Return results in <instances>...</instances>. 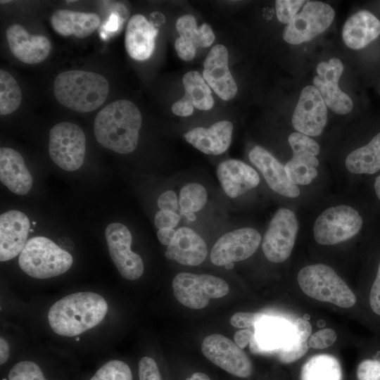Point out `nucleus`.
Instances as JSON below:
<instances>
[{
  "label": "nucleus",
  "mask_w": 380,
  "mask_h": 380,
  "mask_svg": "<svg viewBox=\"0 0 380 380\" xmlns=\"http://www.w3.org/2000/svg\"><path fill=\"white\" fill-rule=\"evenodd\" d=\"M109 84L106 77L84 70L62 72L53 82V94L65 107L80 113L96 110L106 101Z\"/></svg>",
  "instance_id": "7ed1b4c3"
},
{
  "label": "nucleus",
  "mask_w": 380,
  "mask_h": 380,
  "mask_svg": "<svg viewBox=\"0 0 380 380\" xmlns=\"http://www.w3.org/2000/svg\"><path fill=\"white\" fill-rule=\"evenodd\" d=\"M105 237L110 258L122 277L136 280L144 272V263L139 255L131 251L132 236L129 229L122 223L109 224Z\"/></svg>",
  "instance_id": "ddd939ff"
},
{
  "label": "nucleus",
  "mask_w": 380,
  "mask_h": 380,
  "mask_svg": "<svg viewBox=\"0 0 380 380\" xmlns=\"http://www.w3.org/2000/svg\"><path fill=\"white\" fill-rule=\"evenodd\" d=\"M358 380H380V361L365 360L357 369Z\"/></svg>",
  "instance_id": "37998d69"
},
{
  "label": "nucleus",
  "mask_w": 380,
  "mask_h": 380,
  "mask_svg": "<svg viewBox=\"0 0 380 380\" xmlns=\"http://www.w3.org/2000/svg\"><path fill=\"white\" fill-rule=\"evenodd\" d=\"M180 215L177 213L159 210L155 215L154 223L158 229H174L179 222Z\"/></svg>",
  "instance_id": "c03bdc74"
},
{
  "label": "nucleus",
  "mask_w": 380,
  "mask_h": 380,
  "mask_svg": "<svg viewBox=\"0 0 380 380\" xmlns=\"http://www.w3.org/2000/svg\"><path fill=\"white\" fill-rule=\"evenodd\" d=\"M158 32L153 23L144 15L136 14L132 16L125 37V49L129 56L137 61L148 59L153 53Z\"/></svg>",
  "instance_id": "b1692460"
},
{
  "label": "nucleus",
  "mask_w": 380,
  "mask_h": 380,
  "mask_svg": "<svg viewBox=\"0 0 380 380\" xmlns=\"http://www.w3.org/2000/svg\"><path fill=\"white\" fill-rule=\"evenodd\" d=\"M201 350L210 362L234 376L246 378L252 373V363L246 353L223 335L207 336L202 342Z\"/></svg>",
  "instance_id": "9b49d317"
},
{
  "label": "nucleus",
  "mask_w": 380,
  "mask_h": 380,
  "mask_svg": "<svg viewBox=\"0 0 380 380\" xmlns=\"http://www.w3.org/2000/svg\"><path fill=\"white\" fill-rule=\"evenodd\" d=\"M6 2H9V1H1V4H5Z\"/></svg>",
  "instance_id": "052dcab7"
},
{
  "label": "nucleus",
  "mask_w": 380,
  "mask_h": 380,
  "mask_svg": "<svg viewBox=\"0 0 380 380\" xmlns=\"http://www.w3.org/2000/svg\"><path fill=\"white\" fill-rule=\"evenodd\" d=\"M215 40V34L209 25L204 23L198 27L197 47H208Z\"/></svg>",
  "instance_id": "09e8293b"
},
{
  "label": "nucleus",
  "mask_w": 380,
  "mask_h": 380,
  "mask_svg": "<svg viewBox=\"0 0 380 380\" xmlns=\"http://www.w3.org/2000/svg\"><path fill=\"white\" fill-rule=\"evenodd\" d=\"M380 34V21L366 10L352 15L345 23L342 37L345 44L353 49H360Z\"/></svg>",
  "instance_id": "a878e982"
},
{
  "label": "nucleus",
  "mask_w": 380,
  "mask_h": 380,
  "mask_svg": "<svg viewBox=\"0 0 380 380\" xmlns=\"http://www.w3.org/2000/svg\"><path fill=\"white\" fill-rule=\"evenodd\" d=\"M182 82L185 90L184 96L192 103L194 107L202 110L213 108L214 99L211 90L198 72H186L183 76Z\"/></svg>",
  "instance_id": "7c9ffc66"
},
{
  "label": "nucleus",
  "mask_w": 380,
  "mask_h": 380,
  "mask_svg": "<svg viewBox=\"0 0 380 380\" xmlns=\"http://www.w3.org/2000/svg\"><path fill=\"white\" fill-rule=\"evenodd\" d=\"M176 230L174 229H160L157 232L158 241L165 246H170L175 236Z\"/></svg>",
  "instance_id": "603ef678"
},
{
  "label": "nucleus",
  "mask_w": 380,
  "mask_h": 380,
  "mask_svg": "<svg viewBox=\"0 0 380 380\" xmlns=\"http://www.w3.org/2000/svg\"><path fill=\"white\" fill-rule=\"evenodd\" d=\"M3 380H51L37 362L24 360L15 363Z\"/></svg>",
  "instance_id": "72a5a7b5"
},
{
  "label": "nucleus",
  "mask_w": 380,
  "mask_h": 380,
  "mask_svg": "<svg viewBox=\"0 0 380 380\" xmlns=\"http://www.w3.org/2000/svg\"><path fill=\"white\" fill-rule=\"evenodd\" d=\"M138 376L139 380H163L156 362L148 356L139 361Z\"/></svg>",
  "instance_id": "ea45409f"
},
{
  "label": "nucleus",
  "mask_w": 380,
  "mask_h": 380,
  "mask_svg": "<svg viewBox=\"0 0 380 380\" xmlns=\"http://www.w3.org/2000/svg\"><path fill=\"white\" fill-rule=\"evenodd\" d=\"M248 158L261 172L271 189L289 198L299 196L300 190L289 179L284 166L269 151L262 146H255L250 151Z\"/></svg>",
  "instance_id": "a211bd4d"
},
{
  "label": "nucleus",
  "mask_w": 380,
  "mask_h": 380,
  "mask_svg": "<svg viewBox=\"0 0 380 380\" xmlns=\"http://www.w3.org/2000/svg\"><path fill=\"white\" fill-rule=\"evenodd\" d=\"M20 86L8 72L0 70V114L6 115L13 113L21 103Z\"/></svg>",
  "instance_id": "2f4dec72"
},
{
  "label": "nucleus",
  "mask_w": 380,
  "mask_h": 380,
  "mask_svg": "<svg viewBox=\"0 0 380 380\" xmlns=\"http://www.w3.org/2000/svg\"><path fill=\"white\" fill-rule=\"evenodd\" d=\"M228 61L227 48L217 44L210 49L203 63V79L224 101L233 99L237 92L236 84L228 68Z\"/></svg>",
  "instance_id": "dca6fc26"
},
{
  "label": "nucleus",
  "mask_w": 380,
  "mask_h": 380,
  "mask_svg": "<svg viewBox=\"0 0 380 380\" xmlns=\"http://www.w3.org/2000/svg\"><path fill=\"white\" fill-rule=\"evenodd\" d=\"M172 110L174 114L178 116L186 117L193 113L194 106L188 99L183 96L172 104Z\"/></svg>",
  "instance_id": "8fccbe9b"
},
{
  "label": "nucleus",
  "mask_w": 380,
  "mask_h": 380,
  "mask_svg": "<svg viewBox=\"0 0 380 380\" xmlns=\"http://www.w3.org/2000/svg\"><path fill=\"white\" fill-rule=\"evenodd\" d=\"M324 101L315 86L303 89L292 115V125L308 136L319 135L327 123V110Z\"/></svg>",
  "instance_id": "4468645a"
},
{
  "label": "nucleus",
  "mask_w": 380,
  "mask_h": 380,
  "mask_svg": "<svg viewBox=\"0 0 380 380\" xmlns=\"http://www.w3.org/2000/svg\"><path fill=\"white\" fill-rule=\"evenodd\" d=\"M319 160L310 153H293L284 166L289 179L296 185H307L317 176Z\"/></svg>",
  "instance_id": "c756f323"
},
{
  "label": "nucleus",
  "mask_w": 380,
  "mask_h": 380,
  "mask_svg": "<svg viewBox=\"0 0 380 380\" xmlns=\"http://www.w3.org/2000/svg\"><path fill=\"white\" fill-rule=\"evenodd\" d=\"M0 179L11 192L25 195L32 188V177L25 160L16 150L0 148Z\"/></svg>",
  "instance_id": "393cba45"
},
{
  "label": "nucleus",
  "mask_w": 380,
  "mask_h": 380,
  "mask_svg": "<svg viewBox=\"0 0 380 380\" xmlns=\"http://www.w3.org/2000/svg\"><path fill=\"white\" fill-rule=\"evenodd\" d=\"M346 167L357 175H372L380 170V132L367 144L350 152L346 158Z\"/></svg>",
  "instance_id": "cd10ccee"
},
{
  "label": "nucleus",
  "mask_w": 380,
  "mask_h": 380,
  "mask_svg": "<svg viewBox=\"0 0 380 380\" xmlns=\"http://www.w3.org/2000/svg\"><path fill=\"white\" fill-rule=\"evenodd\" d=\"M32 224L34 225V224H35V222H33Z\"/></svg>",
  "instance_id": "e2e57ef3"
},
{
  "label": "nucleus",
  "mask_w": 380,
  "mask_h": 380,
  "mask_svg": "<svg viewBox=\"0 0 380 380\" xmlns=\"http://www.w3.org/2000/svg\"><path fill=\"white\" fill-rule=\"evenodd\" d=\"M157 205L160 210L177 213L179 210L177 194L172 190L164 191L158 196Z\"/></svg>",
  "instance_id": "a18cd8bd"
},
{
  "label": "nucleus",
  "mask_w": 380,
  "mask_h": 380,
  "mask_svg": "<svg viewBox=\"0 0 380 380\" xmlns=\"http://www.w3.org/2000/svg\"><path fill=\"white\" fill-rule=\"evenodd\" d=\"M175 48L178 56L184 61L193 59L196 55V46L193 42L178 37L175 42Z\"/></svg>",
  "instance_id": "49530a36"
},
{
  "label": "nucleus",
  "mask_w": 380,
  "mask_h": 380,
  "mask_svg": "<svg viewBox=\"0 0 380 380\" xmlns=\"http://www.w3.org/2000/svg\"><path fill=\"white\" fill-rule=\"evenodd\" d=\"M6 39L13 55L27 64H36L49 56L51 45L42 35L30 34L23 26L13 24L6 30Z\"/></svg>",
  "instance_id": "6ab92c4d"
},
{
  "label": "nucleus",
  "mask_w": 380,
  "mask_h": 380,
  "mask_svg": "<svg viewBox=\"0 0 380 380\" xmlns=\"http://www.w3.org/2000/svg\"><path fill=\"white\" fill-rule=\"evenodd\" d=\"M141 115L131 101L120 99L106 106L97 114L94 133L103 147L121 154L134 151L139 141Z\"/></svg>",
  "instance_id": "f03ea898"
},
{
  "label": "nucleus",
  "mask_w": 380,
  "mask_h": 380,
  "mask_svg": "<svg viewBox=\"0 0 380 380\" xmlns=\"http://www.w3.org/2000/svg\"><path fill=\"white\" fill-rule=\"evenodd\" d=\"M293 324L285 319L265 317L254 327V334L249 343L254 354L279 350L293 337Z\"/></svg>",
  "instance_id": "aec40b11"
},
{
  "label": "nucleus",
  "mask_w": 380,
  "mask_h": 380,
  "mask_svg": "<svg viewBox=\"0 0 380 380\" xmlns=\"http://www.w3.org/2000/svg\"><path fill=\"white\" fill-rule=\"evenodd\" d=\"M288 141L293 153H308L314 156L319 153L320 148L316 141L300 132L291 133Z\"/></svg>",
  "instance_id": "e433bc0d"
},
{
  "label": "nucleus",
  "mask_w": 380,
  "mask_h": 380,
  "mask_svg": "<svg viewBox=\"0 0 380 380\" xmlns=\"http://www.w3.org/2000/svg\"><path fill=\"white\" fill-rule=\"evenodd\" d=\"M343 71L341 61L338 58H331L328 62L318 64L317 75L313 82L326 105L335 113L341 115L350 113L353 106L351 99L338 86Z\"/></svg>",
  "instance_id": "2eb2a0df"
},
{
  "label": "nucleus",
  "mask_w": 380,
  "mask_h": 380,
  "mask_svg": "<svg viewBox=\"0 0 380 380\" xmlns=\"http://www.w3.org/2000/svg\"><path fill=\"white\" fill-rule=\"evenodd\" d=\"M254 331L251 328L236 331L234 336L235 343L241 349L244 348L251 341Z\"/></svg>",
  "instance_id": "3c124183"
},
{
  "label": "nucleus",
  "mask_w": 380,
  "mask_h": 380,
  "mask_svg": "<svg viewBox=\"0 0 380 380\" xmlns=\"http://www.w3.org/2000/svg\"><path fill=\"white\" fill-rule=\"evenodd\" d=\"M337 335L332 329H322L312 334L308 341V346L315 349L327 348L334 343Z\"/></svg>",
  "instance_id": "a19ab883"
},
{
  "label": "nucleus",
  "mask_w": 380,
  "mask_h": 380,
  "mask_svg": "<svg viewBox=\"0 0 380 380\" xmlns=\"http://www.w3.org/2000/svg\"><path fill=\"white\" fill-rule=\"evenodd\" d=\"M50 21L53 30L59 34L74 35L78 38L89 36L100 25V18L96 13L65 9L56 10Z\"/></svg>",
  "instance_id": "bb28decb"
},
{
  "label": "nucleus",
  "mask_w": 380,
  "mask_h": 380,
  "mask_svg": "<svg viewBox=\"0 0 380 380\" xmlns=\"http://www.w3.org/2000/svg\"><path fill=\"white\" fill-rule=\"evenodd\" d=\"M88 380H133V376L126 362L111 360L101 365Z\"/></svg>",
  "instance_id": "f704fd0d"
},
{
  "label": "nucleus",
  "mask_w": 380,
  "mask_h": 380,
  "mask_svg": "<svg viewBox=\"0 0 380 380\" xmlns=\"http://www.w3.org/2000/svg\"><path fill=\"white\" fill-rule=\"evenodd\" d=\"M176 29L179 37L193 42L197 48L198 27L192 15H184L179 18L176 23Z\"/></svg>",
  "instance_id": "58836bf2"
},
{
  "label": "nucleus",
  "mask_w": 380,
  "mask_h": 380,
  "mask_svg": "<svg viewBox=\"0 0 380 380\" xmlns=\"http://www.w3.org/2000/svg\"><path fill=\"white\" fill-rule=\"evenodd\" d=\"M362 225V218L353 208L340 205L324 210L314 223L315 241L321 245H334L355 236Z\"/></svg>",
  "instance_id": "6e6552de"
},
{
  "label": "nucleus",
  "mask_w": 380,
  "mask_h": 380,
  "mask_svg": "<svg viewBox=\"0 0 380 380\" xmlns=\"http://www.w3.org/2000/svg\"><path fill=\"white\" fill-rule=\"evenodd\" d=\"M305 2L303 0L276 1L275 9L278 20L282 23H289Z\"/></svg>",
  "instance_id": "4c0bfd02"
},
{
  "label": "nucleus",
  "mask_w": 380,
  "mask_h": 380,
  "mask_svg": "<svg viewBox=\"0 0 380 380\" xmlns=\"http://www.w3.org/2000/svg\"><path fill=\"white\" fill-rule=\"evenodd\" d=\"M30 232H33V229H30Z\"/></svg>",
  "instance_id": "680f3d73"
},
{
  "label": "nucleus",
  "mask_w": 380,
  "mask_h": 380,
  "mask_svg": "<svg viewBox=\"0 0 380 380\" xmlns=\"http://www.w3.org/2000/svg\"><path fill=\"white\" fill-rule=\"evenodd\" d=\"M298 283L308 296L343 308L353 307L356 297L346 282L329 266L310 265L302 268Z\"/></svg>",
  "instance_id": "39448f33"
},
{
  "label": "nucleus",
  "mask_w": 380,
  "mask_h": 380,
  "mask_svg": "<svg viewBox=\"0 0 380 380\" xmlns=\"http://www.w3.org/2000/svg\"><path fill=\"white\" fill-rule=\"evenodd\" d=\"M72 262V257L68 251L42 236L29 239L18 258L19 266L25 274L40 279L66 272Z\"/></svg>",
  "instance_id": "20e7f679"
},
{
  "label": "nucleus",
  "mask_w": 380,
  "mask_h": 380,
  "mask_svg": "<svg viewBox=\"0 0 380 380\" xmlns=\"http://www.w3.org/2000/svg\"><path fill=\"white\" fill-rule=\"evenodd\" d=\"M9 358V346L7 341L3 338H0V365H4Z\"/></svg>",
  "instance_id": "5fc2aeb1"
},
{
  "label": "nucleus",
  "mask_w": 380,
  "mask_h": 380,
  "mask_svg": "<svg viewBox=\"0 0 380 380\" xmlns=\"http://www.w3.org/2000/svg\"><path fill=\"white\" fill-rule=\"evenodd\" d=\"M186 380H210V377L202 372H195L189 377L186 378Z\"/></svg>",
  "instance_id": "6e6d98bb"
},
{
  "label": "nucleus",
  "mask_w": 380,
  "mask_h": 380,
  "mask_svg": "<svg viewBox=\"0 0 380 380\" xmlns=\"http://www.w3.org/2000/svg\"><path fill=\"white\" fill-rule=\"evenodd\" d=\"M234 266V262H230L229 264H227L226 265H224V267L227 269V270H232Z\"/></svg>",
  "instance_id": "bf43d9fd"
},
{
  "label": "nucleus",
  "mask_w": 380,
  "mask_h": 380,
  "mask_svg": "<svg viewBox=\"0 0 380 380\" xmlns=\"http://www.w3.org/2000/svg\"><path fill=\"white\" fill-rule=\"evenodd\" d=\"M308 348V338L298 334L294 329L293 338L279 350V358L284 363L293 362L303 357Z\"/></svg>",
  "instance_id": "c9c22d12"
},
{
  "label": "nucleus",
  "mask_w": 380,
  "mask_h": 380,
  "mask_svg": "<svg viewBox=\"0 0 380 380\" xmlns=\"http://www.w3.org/2000/svg\"><path fill=\"white\" fill-rule=\"evenodd\" d=\"M208 192L201 184L188 183L179 191V205L182 214L201 210L207 203Z\"/></svg>",
  "instance_id": "473e14b6"
},
{
  "label": "nucleus",
  "mask_w": 380,
  "mask_h": 380,
  "mask_svg": "<svg viewBox=\"0 0 380 380\" xmlns=\"http://www.w3.org/2000/svg\"><path fill=\"white\" fill-rule=\"evenodd\" d=\"M233 124L221 120L210 127H195L184 134L186 141L200 151L217 156L224 153L230 146Z\"/></svg>",
  "instance_id": "5701e85b"
},
{
  "label": "nucleus",
  "mask_w": 380,
  "mask_h": 380,
  "mask_svg": "<svg viewBox=\"0 0 380 380\" xmlns=\"http://www.w3.org/2000/svg\"><path fill=\"white\" fill-rule=\"evenodd\" d=\"M107 311L108 303L101 295L77 292L53 303L48 312V321L54 333L72 337L98 325Z\"/></svg>",
  "instance_id": "f257e3e1"
},
{
  "label": "nucleus",
  "mask_w": 380,
  "mask_h": 380,
  "mask_svg": "<svg viewBox=\"0 0 380 380\" xmlns=\"http://www.w3.org/2000/svg\"><path fill=\"white\" fill-rule=\"evenodd\" d=\"M30 229L28 217L21 211L11 210L0 216V260H11L24 248Z\"/></svg>",
  "instance_id": "f3484780"
},
{
  "label": "nucleus",
  "mask_w": 380,
  "mask_h": 380,
  "mask_svg": "<svg viewBox=\"0 0 380 380\" xmlns=\"http://www.w3.org/2000/svg\"><path fill=\"white\" fill-rule=\"evenodd\" d=\"M262 239L260 233L251 227H243L220 236L213 245L210 261L216 266L242 261L253 255Z\"/></svg>",
  "instance_id": "f8f14e48"
},
{
  "label": "nucleus",
  "mask_w": 380,
  "mask_h": 380,
  "mask_svg": "<svg viewBox=\"0 0 380 380\" xmlns=\"http://www.w3.org/2000/svg\"><path fill=\"white\" fill-rule=\"evenodd\" d=\"M183 215L189 221H194L196 219L195 213H184Z\"/></svg>",
  "instance_id": "13d9d810"
},
{
  "label": "nucleus",
  "mask_w": 380,
  "mask_h": 380,
  "mask_svg": "<svg viewBox=\"0 0 380 380\" xmlns=\"http://www.w3.org/2000/svg\"><path fill=\"white\" fill-rule=\"evenodd\" d=\"M216 175L223 191L232 198L244 194L260 183V177L256 170L236 159L220 163Z\"/></svg>",
  "instance_id": "412c9836"
},
{
  "label": "nucleus",
  "mask_w": 380,
  "mask_h": 380,
  "mask_svg": "<svg viewBox=\"0 0 380 380\" xmlns=\"http://www.w3.org/2000/svg\"><path fill=\"white\" fill-rule=\"evenodd\" d=\"M120 23H121L120 17L115 13H112L110 16L109 17L108 20L103 25V32H114L117 31Z\"/></svg>",
  "instance_id": "864d4df0"
},
{
  "label": "nucleus",
  "mask_w": 380,
  "mask_h": 380,
  "mask_svg": "<svg viewBox=\"0 0 380 380\" xmlns=\"http://www.w3.org/2000/svg\"><path fill=\"white\" fill-rule=\"evenodd\" d=\"M298 222L294 213L286 208H279L269 223L262 241V249L266 258L272 262L286 260L293 250Z\"/></svg>",
  "instance_id": "1a4fd4ad"
},
{
  "label": "nucleus",
  "mask_w": 380,
  "mask_h": 380,
  "mask_svg": "<svg viewBox=\"0 0 380 380\" xmlns=\"http://www.w3.org/2000/svg\"><path fill=\"white\" fill-rule=\"evenodd\" d=\"M374 189L377 197L380 199V175L375 179Z\"/></svg>",
  "instance_id": "4d7b16f0"
},
{
  "label": "nucleus",
  "mask_w": 380,
  "mask_h": 380,
  "mask_svg": "<svg viewBox=\"0 0 380 380\" xmlns=\"http://www.w3.org/2000/svg\"><path fill=\"white\" fill-rule=\"evenodd\" d=\"M172 285L177 300L196 310L205 308L210 299L224 297L229 291L224 279L206 274L180 272L175 275Z\"/></svg>",
  "instance_id": "423d86ee"
},
{
  "label": "nucleus",
  "mask_w": 380,
  "mask_h": 380,
  "mask_svg": "<svg viewBox=\"0 0 380 380\" xmlns=\"http://www.w3.org/2000/svg\"><path fill=\"white\" fill-rule=\"evenodd\" d=\"M208 248L205 241L194 229L182 227L176 230L172 243L167 246L165 255L170 260L188 266H197L206 258Z\"/></svg>",
  "instance_id": "4be33fe9"
},
{
  "label": "nucleus",
  "mask_w": 380,
  "mask_h": 380,
  "mask_svg": "<svg viewBox=\"0 0 380 380\" xmlns=\"http://www.w3.org/2000/svg\"><path fill=\"white\" fill-rule=\"evenodd\" d=\"M86 137L75 123L61 122L49 132V153L53 162L65 171H75L83 164Z\"/></svg>",
  "instance_id": "0eeeda50"
},
{
  "label": "nucleus",
  "mask_w": 380,
  "mask_h": 380,
  "mask_svg": "<svg viewBox=\"0 0 380 380\" xmlns=\"http://www.w3.org/2000/svg\"><path fill=\"white\" fill-rule=\"evenodd\" d=\"M265 315L262 312H239L230 318V324L236 328L248 329L264 318Z\"/></svg>",
  "instance_id": "79ce46f5"
},
{
  "label": "nucleus",
  "mask_w": 380,
  "mask_h": 380,
  "mask_svg": "<svg viewBox=\"0 0 380 380\" xmlns=\"http://www.w3.org/2000/svg\"><path fill=\"white\" fill-rule=\"evenodd\" d=\"M334 15V9L329 4L307 1L301 11L285 27L283 38L291 44L310 41L331 25Z\"/></svg>",
  "instance_id": "9d476101"
},
{
  "label": "nucleus",
  "mask_w": 380,
  "mask_h": 380,
  "mask_svg": "<svg viewBox=\"0 0 380 380\" xmlns=\"http://www.w3.org/2000/svg\"><path fill=\"white\" fill-rule=\"evenodd\" d=\"M369 305L373 312L380 316V262L369 293Z\"/></svg>",
  "instance_id": "de8ad7c7"
},
{
  "label": "nucleus",
  "mask_w": 380,
  "mask_h": 380,
  "mask_svg": "<svg viewBox=\"0 0 380 380\" xmlns=\"http://www.w3.org/2000/svg\"><path fill=\"white\" fill-rule=\"evenodd\" d=\"M301 380H341L342 369L338 360L330 355H317L303 365Z\"/></svg>",
  "instance_id": "c85d7f7f"
}]
</instances>
